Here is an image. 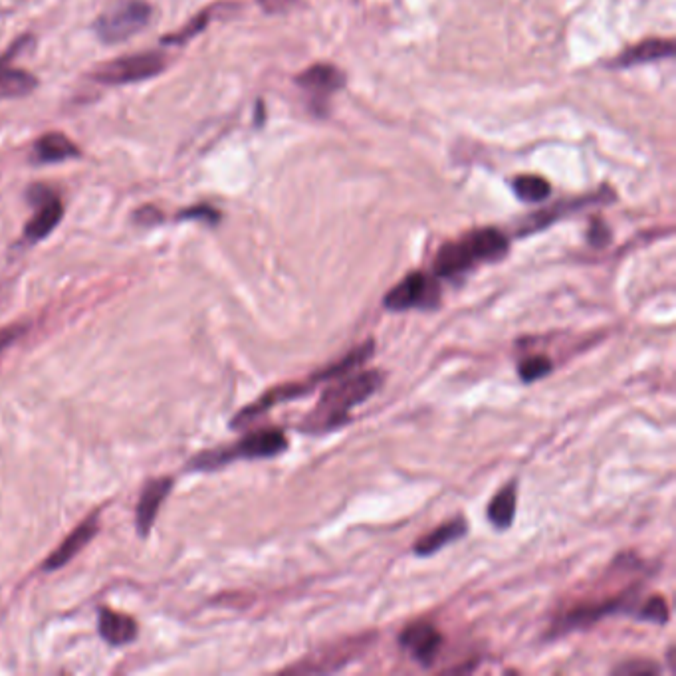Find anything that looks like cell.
<instances>
[{"label": "cell", "mask_w": 676, "mask_h": 676, "mask_svg": "<svg viewBox=\"0 0 676 676\" xmlns=\"http://www.w3.org/2000/svg\"><path fill=\"white\" fill-rule=\"evenodd\" d=\"M383 385L379 371H363L355 375H341L338 381L328 387L318 401L316 409L306 417L304 431L322 435L330 433L349 419L353 407L365 403Z\"/></svg>", "instance_id": "obj_1"}, {"label": "cell", "mask_w": 676, "mask_h": 676, "mask_svg": "<svg viewBox=\"0 0 676 676\" xmlns=\"http://www.w3.org/2000/svg\"><path fill=\"white\" fill-rule=\"evenodd\" d=\"M288 449V439L280 429H260L234 443L232 447L219 451L203 452L197 456L191 466L197 470H215L234 460H252V458H270L278 456Z\"/></svg>", "instance_id": "obj_2"}, {"label": "cell", "mask_w": 676, "mask_h": 676, "mask_svg": "<svg viewBox=\"0 0 676 676\" xmlns=\"http://www.w3.org/2000/svg\"><path fill=\"white\" fill-rule=\"evenodd\" d=\"M151 6L145 0H113L96 18V34L106 44H119L149 24Z\"/></svg>", "instance_id": "obj_3"}, {"label": "cell", "mask_w": 676, "mask_h": 676, "mask_svg": "<svg viewBox=\"0 0 676 676\" xmlns=\"http://www.w3.org/2000/svg\"><path fill=\"white\" fill-rule=\"evenodd\" d=\"M167 68V56L163 52H141L121 56L98 66L90 76L104 86H125L155 78Z\"/></svg>", "instance_id": "obj_4"}, {"label": "cell", "mask_w": 676, "mask_h": 676, "mask_svg": "<svg viewBox=\"0 0 676 676\" xmlns=\"http://www.w3.org/2000/svg\"><path fill=\"white\" fill-rule=\"evenodd\" d=\"M439 296L441 288L433 276L425 272H411L385 294L383 306L391 312H405L413 308L431 310L437 308Z\"/></svg>", "instance_id": "obj_5"}, {"label": "cell", "mask_w": 676, "mask_h": 676, "mask_svg": "<svg viewBox=\"0 0 676 676\" xmlns=\"http://www.w3.org/2000/svg\"><path fill=\"white\" fill-rule=\"evenodd\" d=\"M28 199L38 207V211H36V215L28 221V225L24 228V236L30 242H38V240L46 238L58 226V223L62 221V217H64V205L46 187H34V189H30Z\"/></svg>", "instance_id": "obj_6"}, {"label": "cell", "mask_w": 676, "mask_h": 676, "mask_svg": "<svg viewBox=\"0 0 676 676\" xmlns=\"http://www.w3.org/2000/svg\"><path fill=\"white\" fill-rule=\"evenodd\" d=\"M399 643L405 651L411 653V657L421 663L423 667H431L441 651L443 635L439 629L429 621H417L403 629Z\"/></svg>", "instance_id": "obj_7"}, {"label": "cell", "mask_w": 676, "mask_h": 676, "mask_svg": "<svg viewBox=\"0 0 676 676\" xmlns=\"http://www.w3.org/2000/svg\"><path fill=\"white\" fill-rule=\"evenodd\" d=\"M460 240L466 246L474 264L502 260L510 248L508 238L496 228H480V230L466 234Z\"/></svg>", "instance_id": "obj_8"}, {"label": "cell", "mask_w": 676, "mask_h": 676, "mask_svg": "<svg viewBox=\"0 0 676 676\" xmlns=\"http://www.w3.org/2000/svg\"><path fill=\"white\" fill-rule=\"evenodd\" d=\"M171 488H173V480L171 478L151 480L143 488L139 504H137V510H135V524H137V532L141 536L149 534V530H151V526H153V522L157 518V512H159L163 500L169 496Z\"/></svg>", "instance_id": "obj_9"}, {"label": "cell", "mask_w": 676, "mask_h": 676, "mask_svg": "<svg viewBox=\"0 0 676 676\" xmlns=\"http://www.w3.org/2000/svg\"><path fill=\"white\" fill-rule=\"evenodd\" d=\"M98 528H100V520L98 516H92L90 520H86L82 526H78L60 546L58 550L44 562L42 569L44 571H54V569H60L64 565L68 564L70 560H74L92 540L94 536L98 534Z\"/></svg>", "instance_id": "obj_10"}, {"label": "cell", "mask_w": 676, "mask_h": 676, "mask_svg": "<svg viewBox=\"0 0 676 676\" xmlns=\"http://www.w3.org/2000/svg\"><path fill=\"white\" fill-rule=\"evenodd\" d=\"M675 54V44L673 40H663V38H649L629 50H625L617 60L615 66L617 68H631V66H639V64H649V62H657V60H665L671 58Z\"/></svg>", "instance_id": "obj_11"}, {"label": "cell", "mask_w": 676, "mask_h": 676, "mask_svg": "<svg viewBox=\"0 0 676 676\" xmlns=\"http://www.w3.org/2000/svg\"><path fill=\"white\" fill-rule=\"evenodd\" d=\"M34 157L38 163H60L80 157V147L68 135L50 131L34 143Z\"/></svg>", "instance_id": "obj_12"}, {"label": "cell", "mask_w": 676, "mask_h": 676, "mask_svg": "<svg viewBox=\"0 0 676 676\" xmlns=\"http://www.w3.org/2000/svg\"><path fill=\"white\" fill-rule=\"evenodd\" d=\"M298 86L316 94H332L345 86V76L332 64H316L296 78Z\"/></svg>", "instance_id": "obj_13"}, {"label": "cell", "mask_w": 676, "mask_h": 676, "mask_svg": "<svg viewBox=\"0 0 676 676\" xmlns=\"http://www.w3.org/2000/svg\"><path fill=\"white\" fill-rule=\"evenodd\" d=\"M100 635L110 645L121 647L131 643L137 637V623L121 613L102 609L100 613Z\"/></svg>", "instance_id": "obj_14"}, {"label": "cell", "mask_w": 676, "mask_h": 676, "mask_svg": "<svg viewBox=\"0 0 676 676\" xmlns=\"http://www.w3.org/2000/svg\"><path fill=\"white\" fill-rule=\"evenodd\" d=\"M466 528L468 526H466L464 520H452V522H447V524L435 528L433 532H429L425 538H421L415 544V554L421 556V558H427V556L441 552L445 546H449L454 540H460L466 534Z\"/></svg>", "instance_id": "obj_15"}, {"label": "cell", "mask_w": 676, "mask_h": 676, "mask_svg": "<svg viewBox=\"0 0 676 676\" xmlns=\"http://www.w3.org/2000/svg\"><path fill=\"white\" fill-rule=\"evenodd\" d=\"M38 80L26 70L12 68L0 62V100H16L32 94Z\"/></svg>", "instance_id": "obj_16"}, {"label": "cell", "mask_w": 676, "mask_h": 676, "mask_svg": "<svg viewBox=\"0 0 676 676\" xmlns=\"http://www.w3.org/2000/svg\"><path fill=\"white\" fill-rule=\"evenodd\" d=\"M516 516V484H508L502 488L488 506V520L494 528L506 530L512 526Z\"/></svg>", "instance_id": "obj_17"}, {"label": "cell", "mask_w": 676, "mask_h": 676, "mask_svg": "<svg viewBox=\"0 0 676 676\" xmlns=\"http://www.w3.org/2000/svg\"><path fill=\"white\" fill-rule=\"evenodd\" d=\"M550 183L538 175H522L514 181V193L526 203H540L550 197Z\"/></svg>", "instance_id": "obj_18"}, {"label": "cell", "mask_w": 676, "mask_h": 676, "mask_svg": "<svg viewBox=\"0 0 676 676\" xmlns=\"http://www.w3.org/2000/svg\"><path fill=\"white\" fill-rule=\"evenodd\" d=\"M552 371V361L544 355H536V357H528L526 361L520 363L518 367V373H520V379L524 383H532V381H538L542 377H546L548 373Z\"/></svg>", "instance_id": "obj_19"}, {"label": "cell", "mask_w": 676, "mask_h": 676, "mask_svg": "<svg viewBox=\"0 0 676 676\" xmlns=\"http://www.w3.org/2000/svg\"><path fill=\"white\" fill-rule=\"evenodd\" d=\"M639 619L643 621H651V623H657V625H663L669 621V605L665 601V597L661 595H653L637 613Z\"/></svg>", "instance_id": "obj_20"}, {"label": "cell", "mask_w": 676, "mask_h": 676, "mask_svg": "<svg viewBox=\"0 0 676 676\" xmlns=\"http://www.w3.org/2000/svg\"><path fill=\"white\" fill-rule=\"evenodd\" d=\"M209 18H211V10H205L203 14L195 16L183 30L173 32L171 36H165V38H163V44H183V42L191 40L193 36H197V34L207 26Z\"/></svg>", "instance_id": "obj_21"}, {"label": "cell", "mask_w": 676, "mask_h": 676, "mask_svg": "<svg viewBox=\"0 0 676 676\" xmlns=\"http://www.w3.org/2000/svg\"><path fill=\"white\" fill-rule=\"evenodd\" d=\"M179 219H203L207 223H219L221 221V213L213 207H207V205H199V207H191V209H185Z\"/></svg>", "instance_id": "obj_22"}, {"label": "cell", "mask_w": 676, "mask_h": 676, "mask_svg": "<svg viewBox=\"0 0 676 676\" xmlns=\"http://www.w3.org/2000/svg\"><path fill=\"white\" fill-rule=\"evenodd\" d=\"M615 673L617 675H655V673H659V669L655 665L639 663V665H623Z\"/></svg>", "instance_id": "obj_23"}, {"label": "cell", "mask_w": 676, "mask_h": 676, "mask_svg": "<svg viewBox=\"0 0 676 676\" xmlns=\"http://www.w3.org/2000/svg\"><path fill=\"white\" fill-rule=\"evenodd\" d=\"M589 242L593 246H605L609 242V230L607 226L603 225L601 221L593 223L591 225V230H589Z\"/></svg>", "instance_id": "obj_24"}, {"label": "cell", "mask_w": 676, "mask_h": 676, "mask_svg": "<svg viewBox=\"0 0 676 676\" xmlns=\"http://www.w3.org/2000/svg\"><path fill=\"white\" fill-rule=\"evenodd\" d=\"M298 0H258V4L268 12V14H278V12H286L292 6H296Z\"/></svg>", "instance_id": "obj_25"}, {"label": "cell", "mask_w": 676, "mask_h": 676, "mask_svg": "<svg viewBox=\"0 0 676 676\" xmlns=\"http://www.w3.org/2000/svg\"><path fill=\"white\" fill-rule=\"evenodd\" d=\"M161 219H163V215L155 207H141L135 213V221L141 223V225H153V223H159Z\"/></svg>", "instance_id": "obj_26"}, {"label": "cell", "mask_w": 676, "mask_h": 676, "mask_svg": "<svg viewBox=\"0 0 676 676\" xmlns=\"http://www.w3.org/2000/svg\"><path fill=\"white\" fill-rule=\"evenodd\" d=\"M22 332H24L22 326H12V328L2 330V332H0V353H2L6 347H10L16 339L20 338Z\"/></svg>", "instance_id": "obj_27"}]
</instances>
